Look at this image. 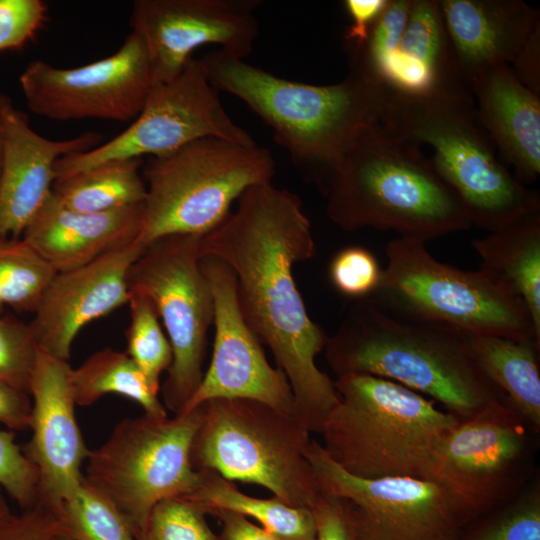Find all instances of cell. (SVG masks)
Wrapping results in <instances>:
<instances>
[{
  "label": "cell",
  "mask_w": 540,
  "mask_h": 540,
  "mask_svg": "<svg viewBox=\"0 0 540 540\" xmlns=\"http://www.w3.org/2000/svg\"><path fill=\"white\" fill-rule=\"evenodd\" d=\"M69 362L39 350L31 381L32 436L22 450L40 478V505L55 512L77 491L87 448L75 417Z\"/></svg>",
  "instance_id": "cell-18"
},
{
  "label": "cell",
  "mask_w": 540,
  "mask_h": 540,
  "mask_svg": "<svg viewBox=\"0 0 540 540\" xmlns=\"http://www.w3.org/2000/svg\"><path fill=\"white\" fill-rule=\"evenodd\" d=\"M198 472L199 484L183 497L200 506L206 514L212 510H228L257 520L261 527L286 540L316 539V520L311 508L292 507L274 496L252 497L215 471Z\"/></svg>",
  "instance_id": "cell-27"
},
{
  "label": "cell",
  "mask_w": 540,
  "mask_h": 540,
  "mask_svg": "<svg viewBox=\"0 0 540 540\" xmlns=\"http://www.w3.org/2000/svg\"><path fill=\"white\" fill-rule=\"evenodd\" d=\"M238 200L236 211L201 237L200 257L213 256L232 269L243 316L285 374L296 416L320 433L339 395L315 362L328 336L310 318L293 275L296 263L315 254L310 220L299 196L272 182L249 188Z\"/></svg>",
  "instance_id": "cell-1"
},
{
  "label": "cell",
  "mask_w": 540,
  "mask_h": 540,
  "mask_svg": "<svg viewBox=\"0 0 540 540\" xmlns=\"http://www.w3.org/2000/svg\"><path fill=\"white\" fill-rule=\"evenodd\" d=\"M0 239L21 238L52 191L54 166L63 156L85 152L102 143V135L86 132L51 140L35 132L28 116L0 92Z\"/></svg>",
  "instance_id": "cell-20"
},
{
  "label": "cell",
  "mask_w": 540,
  "mask_h": 540,
  "mask_svg": "<svg viewBox=\"0 0 540 540\" xmlns=\"http://www.w3.org/2000/svg\"><path fill=\"white\" fill-rule=\"evenodd\" d=\"M199 62L210 83L244 102L273 131L293 165L325 194L345 154L359 135L380 120L385 88L349 73L341 82L291 81L221 49Z\"/></svg>",
  "instance_id": "cell-3"
},
{
  "label": "cell",
  "mask_w": 540,
  "mask_h": 540,
  "mask_svg": "<svg viewBox=\"0 0 540 540\" xmlns=\"http://www.w3.org/2000/svg\"><path fill=\"white\" fill-rule=\"evenodd\" d=\"M456 64L469 90L480 72L510 65L540 23L537 9L522 0H438Z\"/></svg>",
  "instance_id": "cell-22"
},
{
  "label": "cell",
  "mask_w": 540,
  "mask_h": 540,
  "mask_svg": "<svg viewBox=\"0 0 540 540\" xmlns=\"http://www.w3.org/2000/svg\"><path fill=\"white\" fill-rule=\"evenodd\" d=\"M248 0H136L130 25L146 47L153 84L174 79L199 47L212 44L245 59L259 34Z\"/></svg>",
  "instance_id": "cell-16"
},
{
  "label": "cell",
  "mask_w": 540,
  "mask_h": 540,
  "mask_svg": "<svg viewBox=\"0 0 540 540\" xmlns=\"http://www.w3.org/2000/svg\"><path fill=\"white\" fill-rule=\"evenodd\" d=\"M56 270L22 238L0 239V300L34 313Z\"/></svg>",
  "instance_id": "cell-31"
},
{
  "label": "cell",
  "mask_w": 540,
  "mask_h": 540,
  "mask_svg": "<svg viewBox=\"0 0 540 540\" xmlns=\"http://www.w3.org/2000/svg\"><path fill=\"white\" fill-rule=\"evenodd\" d=\"M141 158L113 160L55 181L52 194L64 207L85 213L144 203Z\"/></svg>",
  "instance_id": "cell-28"
},
{
  "label": "cell",
  "mask_w": 540,
  "mask_h": 540,
  "mask_svg": "<svg viewBox=\"0 0 540 540\" xmlns=\"http://www.w3.org/2000/svg\"><path fill=\"white\" fill-rule=\"evenodd\" d=\"M200 236L173 234L148 243L128 272L130 292L153 302L173 360L162 385L163 405L181 414L199 387L214 299L200 267Z\"/></svg>",
  "instance_id": "cell-12"
},
{
  "label": "cell",
  "mask_w": 540,
  "mask_h": 540,
  "mask_svg": "<svg viewBox=\"0 0 540 540\" xmlns=\"http://www.w3.org/2000/svg\"><path fill=\"white\" fill-rule=\"evenodd\" d=\"M478 119L521 183L540 174V96L507 64L492 66L469 84Z\"/></svg>",
  "instance_id": "cell-23"
},
{
  "label": "cell",
  "mask_w": 540,
  "mask_h": 540,
  "mask_svg": "<svg viewBox=\"0 0 540 540\" xmlns=\"http://www.w3.org/2000/svg\"><path fill=\"white\" fill-rule=\"evenodd\" d=\"M38 353L30 324L0 314V382L29 394Z\"/></svg>",
  "instance_id": "cell-36"
},
{
  "label": "cell",
  "mask_w": 540,
  "mask_h": 540,
  "mask_svg": "<svg viewBox=\"0 0 540 540\" xmlns=\"http://www.w3.org/2000/svg\"><path fill=\"white\" fill-rule=\"evenodd\" d=\"M383 87L403 95L473 99L460 76L438 0H412Z\"/></svg>",
  "instance_id": "cell-24"
},
{
  "label": "cell",
  "mask_w": 540,
  "mask_h": 540,
  "mask_svg": "<svg viewBox=\"0 0 540 540\" xmlns=\"http://www.w3.org/2000/svg\"><path fill=\"white\" fill-rule=\"evenodd\" d=\"M382 274L383 269L376 257L361 246L343 248L329 265V278L335 289L356 300L374 295L380 286Z\"/></svg>",
  "instance_id": "cell-37"
},
{
  "label": "cell",
  "mask_w": 540,
  "mask_h": 540,
  "mask_svg": "<svg viewBox=\"0 0 540 540\" xmlns=\"http://www.w3.org/2000/svg\"><path fill=\"white\" fill-rule=\"evenodd\" d=\"M306 456L319 492L343 501L358 540H458L465 528L446 492L432 480L354 476L313 439Z\"/></svg>",
  "instance_id": "cell-14"
},
{
  "label": "cell",
  "mask_w": 540,
  "mask_h": 540,
  "mask_svg": "<svg viewBox=\"0 0 540 540\" xmlns=\"http://www.w3.org/2000/svg\"><path fill=\"white\" fill-rule=\"evenodd\" d=\"M58 535V516L45 505L21 511L0 526V540H52Z\"/></svg>",
  "instance_id": "cell-40"
},
{
  "label": "cell",
  "mask_w": 540,
  "mask_h": 540,
  "mask_svg": "<svg viewBox=\"0 0 540 540\" xmlns=\"http://www.w3.org/2000/svg\"><path fill=\"white\" fill-rule=\"evenodd\" d=\"M458 540H540V480L467 525Z\"/></svg>",
  "instance_id": "cell-32"
},
{
  "label": "cell",
  "mask_w": 540,
  "mask_h": 540,
  "mask_svg": "<svg viewBox=\"0 0 540 540\" xmlns=\"http://www.w3.org/2000/svg\"><path fill=\"white\" fill-rule=\"evenodd\" d=\"M206 137L256 144L231 119L199 59L192 57L174 79L152 85L142 110L124 131L93 149L58 159L55 181L108 161L165 155Z\"/></svg>",
  "instance_id": "cell-13"
},
{
  "label": "cell",
  "mask_w": 540,
  "mask_h": 540,
  "mask_svg": "<svg viewBox=\"0 0 540 540\" xmlns=\"http://www.w3.org/2000/svg\"><path fill=\"white\" fill-rule=\"evenodd\" d=\"M387 2L388 0H345L343 2L351 21L343 34L346 53L358 49L365 42Z\"/></svg>",
  "instance_id": "cell-42"
},
{
  "label": "cell",
  "mask_w": 540,
  "mask_h": 540,
  "mask_svg": "<svg viewBox=\"0 0 540 540\" xmlns=\"http://www.w3.org/2000/svg\"><path fill=\"white\" fill-rule=\"evenodd\" d=\"M0 486L22 511L40 504V478L36 466L15 442V432L0 430Z\"/></svg>",
  "instance_id": "cell-38"
},
{
  "label": "cell",
  "mask_w": 540,
  "mask_h": 540,
  "mask_svg": "<svg viewBox=\"0 0 540 540\" xmlns=\"http://www.w3.org/2000/svg\"><path fill=\"white\" fill-rule=\"evenodd\" d=\"M70 382L78 406H89L113 393L137 402L146 414L167 416L159 390L126 352L110 347L95 352L78 368L71 369Z\"/></svg>",
  "instance_id": "cell-29"
},
{
  "label": "cell",
  "mask_w": 540,
  "mask_h": 540,
  "mask_svg": "<svg viewBox=\"0 0 540 540\" xmlns=\"http://www.w3.org/2000/svg\"><path fill=\"white\" fill-rule=\"evenodd\" d=\"M201 416L197 406L171 418L146 413L126 418L90 450L85 478L113 501L134 537L159 502L186 496L199 484L191 447Z\"/></svg>",
  "instance_id": "cell-10"
},
{
  "label": "cell",
  "mask_w": 540,
  "mask_h": 540,
  "mask_svg": "<svg viewBox=\"0 0 540 540\" xmlns=\"http://www.w3.org/2000/svg\"><path fill=\"white\" fill-rule=\"evenodd\" d=\"M19 82L28 109L57 121L134 120L153 85L146 47L132 31L113 54L83 66L60 68L33 60Z\"/></svg>",
  "instance_id": "cell-15"
},
{
  "label": "cell",
  "mask_w": 540,
  "mask_h": 540,
  "mask_svg": "<svg viewBox=\"0 0 540 540\" xmlns=\"http://www.w3.org/2000/svg\"><path fill=\"white\" fill-rule=\"evenodd\" d=\"M472 246L482 266L499 273L520 294L540 336V210L474 239Z\"/></svg>",
  "instance_id": "cell-26"
},
{
  "label": "cell",
  "mask_w": 540,
  "mask_h": 540,
  "mask_svg": "<svg viewBox=\"0 0 540 540\" xmlns=\"http://www.w3.org/2000/svg\"><path fill=\"white\" fill-rule=\"evenodd\" d=\"M209 515L221 522L219 540H286L265 528L252 523L249 518L228 510H212Z\"/></svg>",
  "instance_id": "cell-45"
},
{
  "label": "cell",
  "mask_w": 540,
  "mask_h": 540,
  "mask_svg": "<svg viewBox=\"0 0 540 540\" xmlns=\"http://www.w3.org/2000/svg\"><path fill=\"white\" fill-rule=\"evenodd\" d=\"M516 78L540 96V23H538L509 65Z\"/></svg>",
  "instance_id": "cell-43"
},
{
  "label": "cell",
  "mask_w": 540,
  "mask_h": 540,
  "mask_svg": "<svg viewBox=\"0 0 540 540\" xmlns=\"http://www.w3.org/2000/svg\"><path fill=\"white\" fill-rule=\"evenodd\" d=\"M338 403L320 434L327 455L361 478H426L459 419L433 400L388 379L349 374L334 380Z\"/></svg>",
  "instance_id": "cell-5"
},
{
  "label": "cell",
  "mask_w": 540,
  "mask_h": 540,
  "mask_svg": "<svg viewBox=\"0 0 540 540\" xmlns=\"http://www.w3.org/2000/svg\"><path fill=\"white\" fill-rule=\"evenodd\" d=\"M52 540H70V539H69V538H66V537H64V536L58 535V536H55Z\"/></svg>",
  "instance_id": "cell-48"
},
{
  "label": "cell",
  "mask_w": 540,
  "mask_h": 540,
  "mask_svg": "<svg viewBox=\"0 0 540 540\" xmlns=\"http://www.w3.org/2000/svg\"><path fill=\"white\" fill-rule=\"evenodd\" d=\"M539 433L506 399L495 400L450 430L427 479L446 492L466 527L534 477Z\"/></svg>",
  "instance_id": "cell-11"
},
{
  "label": "cell",
  "mask_w": 540,
  "mask_h": 540,
  "mask_svg": "<svg viewBox=\"0 0 540 540\" xmlns=\"http://www.w3.org/2000/svg\"><path fill=\"white\" fill-rule=\"evenodd\" d=\"M130 322L125 336L126 353L154 388L160 390V376L173 360L170 341L163 331L157 310L149 297L130 292Z\"/></svg>",
  "instance_id": "cell-33"
},
{
  "label": "cell",
  "mask_w": 540,
  "mask_h": 540,
  "mask_svg": "<svg viewBox=\"0 0 540 540\" xmlns=\"http://www.w3.org/2000/svg\"><path fill=\"white\" fill-rule=\"evenodd\" d=\"M272 154L257 144L217 137L194 140L177 150L148 157L143 225L146 246L166 235L204 236L230 215L233 202L249 188L271 182Z\"/></svg>",
  "instance_id": "cell-9"
},
{
  "label": "cell",
  "mask_w": 540,
  "mask_h": 540,
  "mask_svg": "<svg viewBox=\"0 0 540 540\" xmlns=\"http://www.w3.org/2000/svg\"><path fill=\"white\" fill-rule=\"evenodd\" d=\"M411 5L412 0H388L365 42L347 53L351 74L383 87L388 67L399 49Z\"/></svg>",
  "instance_id": "cell-34"
},
{
  "label": "cell",
  "mask_w": 540,
  "mask_h": 540,
  "mask_svg": "<svg viewBox=\"0 0 540 540\" xmlns=\"http://www.w3.org/2000/svg\"><path fill=\"white\" fill-rule=\"evenodd\" d=\"M143 218L144 203L104 212H77L59 203L51 191L21 238L56 272H64L137 241Z\"/></svg>",
  "instance_id": "cell-21"
},
{
  "label": "cell",
  "mask_w": 540,
  "mask_h": 540,
  "mask_svg": "<svg viewBox=\"0 0 540 540\" xmlns=\"http://www.w3.org/2000/svg\"><path fill=\"white\" fill-rule=\"evenodd\" d=\"M465 334L470 351L484 375L540 432V344L492 335Z\"/></svg>",
  "instance_id": "cell-25"
},
{
  "label": "cell",
  "mask_w": 540,
  "mask_h": 540,
  "mask_svg": "<svg viewBox=\"0 0 540 540\" xmlns=\"http://www.w3.org/2000/svg\"><path fill=\"white\" fill-rule=\"evenodd\" d=\"M214 299L215 336L207 371L181 414L214 398H246L294 413V397L283 371L267 361L260 340L241 311L232 269L213 256L200 258Z\"/></svg>",
  "instance_id": "cell-17"
},
{
  "label": "cell",
  "mask_w": 540,
  "mask_h": 540,
  "mask_svg": "<svg viewBox=\"0 0 540 540\" xmlns=\"http://www.w3.org/2000/svg\"><path fill=\"white\" fill-rule=\"evenodd\" d=\"M32 400L30 395L0 382V423L12 431L30 428Z\"/></svg>",
  "instance_id": "cell-44"
},
{
  "label": "cell",
  "mask_w": 540,
  "mask_h": 540,
  "mask_svg": "<svg viewBox=\"0 0 540 540\" xmlns=\"http://www.w3.org/2000/svg\"><path fill=\"white\" fill-rule=\"evenodd\" d=\"M325 195L327 216L345 231L394 230L426 242L472 226L462 201L420 145L380 120L345 154Z\"/></svg>",
  "instance_id": "cell-4"
},
{
  "label": "cell",
  "mask_w": 540,
  "mask_h": 540,
  "mask_svg": "<svg viewBox=\"0 0 540 540\" xmlns=\"http://www.w3.org/2000/svg\"><path fill=\"white\" fill-rule=\"evenodd\" d=\"M60 536L70 540H135L120 510L85 476L75 494L55 512Z\"/></svg>",
  "instance_id": "cell-30"
},
{
  "label": "cell",
  "mask_w": 540,
  "mask_h": 540,
  "mask_svg": "<svg viewBox=\"0 0 540 540\" xmlns=\"http://www.w3.org/2000/svg\"><path fill=\"white\" fill-rule=\"evenodd\" d=\"M144 248L135 241L82 267L57 272L29 323L38 349L68 361L84 326L129 302L128 272Z\"/></svg>",
  "instance_id": "cell-19"
},
{
  "label": "cell",
  "mask_w": 540,
  "mask_h": 540,
  "mask_svg": "<svg viewBox=\"0 0 540 540\" xmlns=\"http://www.w3.org/2000/svg\"><path fill=\"white\" fill-rule=\"evenodd\" d=\"M3 307H4V305L2 304V302H1V300H0V314L3 313Z\"/></svg>",
  "instance_id": "cell-49"
},
{
  "label": "cell",
  "mask_w": 540,
  "mask_h": 540,
  "mask_svg": "<svg viewBox=\"0 0 540 540\" xmlns=\"http://www.w3.org/2000/svg\"><path fill=\"white\" fill-rule=\"evenodd\" d=\"M311 509L316 520L315 540H358L340 498L320 492Z\"/></svg>",
  "instance_id": "cell-41"
},
{
  "label": "cell",
  "mask_w": 540,
  "mask_h": 540,
  "mask_svg": "<svg viewBox=\"0 0 540 540\" xmlns=\"http://www.w3.org/2000/svg\"><path fill=\"white\" fill-rule=\"evenodd\" d=\"M380 122L433 148V166L462 201L472 225L492 233L540 210L538 194L495 155L473 99L388 93Z\"/></svg>",
  "instance_id": "cell-6"
},
{
  "label": "cell",
  "mask_w": 540,
  "mask_h": 540,
  "mask_svg": "<svg viewBox=\"0 0 540 540\" xmlns=\"http://www.w3.org/2000/svg\"><path fill=\"white\" fill-rule=\"evenodd\" d=\"M191 447L196 471L253 483L292 507L311 508L320 492L307 459L311 432L294 413L246 398L201 405Z\"/></svg>",
  "instance_id": "cell-7"
},
{
  "label": "cell",
  "mask_w": 540,
  "mask_h": 540,
  "mask_svg": "<svg viewBox=\"0 0 540 540\" xmlns=\"http://www.w3.org/2000/svg\"><path fill=\"white\" fill-rule=\"evenodd\" d=\"M385 252L387 265L372 296L390 308L468 334L540 344L524 300L499 273L485 266L464 271L442 263L425 242L409 237L390 241Z\"/></svg>",
  "instance_id": "cell-8"
},
{
  "label": "cell",
  "mask_w": 540,
  "mask_h": 540,
  "mask_svg": "<svg viewBox=\"0 0 540 540\" xmlns=\"http://www.w3.org/2000/svg\"><path fill=\"white\" fill-rule=\"evenodd\" d=\"M42 0H0V53L18 50L35 37L47 20Z\"/></svg>",
  "instance_id": "cell-39"
},
{
  "label": "cell",
  "mask_w": 540,
  "mask_h": 540,
  "mask_svg": "<svg viewBox=\"0 0 540 540\" xmlns=\"http://www.w3.org/2000/svg\"><path fill=\"white\" fill-rule=\"evenodd\" d=\"M3 491L4 490L0 486V526L9 521L14 516L6 501Z\"/></svg>",
  "instance_id": "cell-46"
},
{
  "label": "cell",
  "mask_w": 540,
  "mask_h": 540,
  "mask_svg": "<svg viewBox=\"0 0 540 540\" xmlns=\"http://www.w3.org/2000/svg\"><path fill=\"white\" fill-rule=\"evenodd\" d=\"M206 515L200 506L184 497L165 499L152 509L135 540H219Z\"/></svg>",
  "instance_id": "cell-35"
},
{
  "label": "cell",
  "mask_w": 540,
  "mask_h": 540,
  "mask_svg": "<svg viewBox=\"0 0 540 540\" xmlns=\"http://www.w3.org/2000/svg\"><path fill=\"white\" fill-rule=\"evenodd\" d=\"M1 165H2V139L0 135V173H1Z\"/></svg>",
  "instance_id": "cell-47"
},
{
  "label": "cell",
  "mask_w": 540,
  "mask_h": 540,
  "mask_svg": "<svg viewBox=\"0 0 540 540\" xmlns=\"http://www.w3.org/2000/svg\"><path fill=\"white\" fill-rule=\"evenodd\" d=\"M324 351L337 377L391 380L439 402L459 420L506 399L479 368L464 332L410 317L374 296L352 304Z\"/></svg>",
  "instance_id": "cell-2"
}]
</instances>
